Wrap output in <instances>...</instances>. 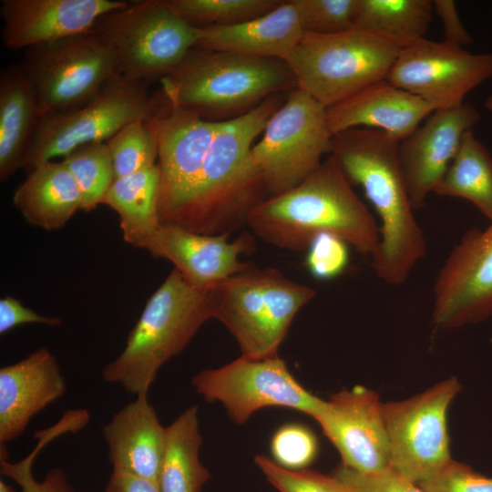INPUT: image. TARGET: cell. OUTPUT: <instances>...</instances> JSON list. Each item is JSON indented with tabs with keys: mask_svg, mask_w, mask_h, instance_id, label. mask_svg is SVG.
Segmentation results:
<instances>
[{
	"mask_svg": "<svg viewBox=\"0 0 492 492\" xmlns=\"http://www.w3.org/2000/svg\"><path fill=\"white\" fill-rule=\"evenodd\" d=\"M61 323L62 320L60 318L40 315L35 311L24 306L19 300L12 296H5L0 300L1 335L25 323H44L50 326H57Z\"/></svg>",
	"mask_w": 492,
	"mask_h": 492,
	"instance_id": "obj_41",
	"label": "cell"
},
{
	"mask_svg": "<svg viewBox=\"0 0 492 492\" xmlns=\"http://www.w3.org/2000/svg\"><path fill=\"white\" fill-rule=\"evenodd\" d=\"M160 83L166 103L219 122L242 116L271 96L297 87L283 60L198 48Z\"/></svg>",
	"mask_w": 492,
	"mask_h": 492,
	"instance_id": "obj_4",
	"label": "cell"
},
{
	"mask_svg": "<svg viewBox=\"0 0 492 492\" xmlns=\"http://www.w3.org/2000/svg\"><path fill=\"white\" fill-rule=\"evenodd\" d=\"M104 492H159V487L154 481L112 470Z\"/></svg>",
	"mask_w": 492,
	"mask_h": 492,
	"instance_id": "obj_43",
	"label": "cell"
},
{
	"mask_svg": "<svg viewBox=\"0 0 492 492\" xmlns=\"http://www.w3.org/2000/svg\"><path fill=\"white\" fill-rule=\"evenodd\" d=\"M216 303V285L195 286L173 269L148 300L124 350L103 368L102 378L129 394H148L161 366L215 317Z\"/></svg>",
	"mask_w": 492,
	"mask_h": 492,
	"instance_id": "obj_5",
	"label": "cell"
},
{
	"mask_svg": "<svg viewBox=\"0 0 492 492\" xmlns=\"http://www.w3.org/2000/svg\"><path fill=\"white\" fill-rule=\"evenodd\" d=\"M399 142L381 130L353 128L334 134L330 150L379 217V243L372 267L390 285L404 283L426 251L400 166Z\"/></svg>",
	"mask_w": 492,
	"mask_h": 492,
	"instance_id": "obj_1",
	"label": "cell"
},
{
	"mask_svg": "<svg viewBox=\"0 0 492 492\" xmlns=\"http://www.w3.org/2000/svg\"><path fill=\"white\" fill-rule=\"evenodd\" d=\"M67 390L56 357L41 347L0 369V444L19 436L30 420Z\"/></svg>",
	"mask_w": 492,
	"mask_h": 492,
	"instance_id": "obj_21",
	"label": "cell"
},
{
	"mask_svg": "<svg viewBox=\"0 0 492 492\" xmlns=\"http://www.w3.org/2000/svg\"><path fill=\"white\" fill-rule=\"evenodd\" d=\"M39 119L35 92L21 67L5 69L0 77V179L23 167Z\"/></svg>",
	"mask_w": 492,
	"mask_h": 492,
	"instance_id": "obj_26",
	"label": "cell"
},
{
	"mask_svg": "<svg viewBox=\"0 0 492 492\" xmlns=\"http://www.w3.org/2000/svg\"><path fill=\"white\" fill-rule=\"evenodd\" d=\"M159 169L158 165L137 173L115 179L102 203L119 217L124 240L143 247L159 226L158 212Z\"/></svg>",
	"mask_w": 492,
	"mask_h": 492,
	"instance_id": "obj_27",
	"label": "cell"
},
{
	"mask_svg": "<svg viewBox=\"0 0 492 492\" xmlns=\"http://www.w3.org/2000/svg\"><path fill=\"white\" fill-rule=\"evenodd\" d=\"M20 67L39 118L85 104L119 74L113 50L93 31L30 47Z\"/></svg>",
	"mask_w": 492,
	"mask_h": 492,
	"instance_id": "obj_11",
	"label": "cell"
},
{
	"mask_svg": "<svg viewBox=\"0 0 492 492\" xmlns=\"http://www.w3.org/2000/svg\"><path fill=\"white\" fill-rule=\"evenodd\" d=\"M433 193L466 200L492 221V155L472 129Z\"/></svg>",
	"mask_w": 492,
	"mask_h": 492,
	"instance_id": "obj_29",
	"label": "cell"
},
{
	"mask_svg": "<svg viewBox=\"0 0 492 492\" xmlns=\"http://www.w3.org/2000/svg\"><path fill=\"white\" fill-rule=\"evenodd\" d=\"M282 0H165L168 6L195 27L231 26L270 13Z\"/></svg>",
	"mask_w": 492,
	"mask_h": 492,
	"instance_id": "obj_31",
	"label": "cell"
},
{
	"mask_svg": "<svg viewBox=\"0 0 492 492\" xmlns=\"http://www.w3.org/2000/svg\"><path fill=\"white\" fill-rule=\"evenodd\" d=\"M485 108L492 113V95H490L485 101Z\"/></svg>",
	"mask_w": 492,
	"mask_h": 492,
	"instance_id": "obj_45",
	"label": "cell"
},
{
	"mask_svg": "<svg viewBox=\"0 0 492 492\" xmlns=\"http://www.w3.org/2000/svg\"><path fill=\"white\" fill-rule=\"evenodd\" d=\"M433 12L431 0H359L356 26L403 48L425 38Z\"/></svg>",
	"mask_w": 492,
	"mask_h": 492,
	"instance_id": "obj_30",
	"label": "cell"
},
{
	"mask_svg": "<svg viewBox=\"0 0 492 492\" xmlns=\"http://www.w3.org/2000/svg\"><path fill=\"white\" fill-rule=\"evenodd\" d=\"M113 50L118 73L146 82L162 78L197 44V27L173 12L165 0L128 4L98 19L93 30Z\"/></svg>",
	"mask_w": 492,
	"mask_h": 492,
	"instance_id": "obj_8",
	"label": "cell"
},
{
	"mask_svg": "<svg viewBox=\"0 0 492 492\" xmlns=\"http://www.w3.org/2000/svg\"><path fill=\"white\" fill-rule=\"evenodd\" d=\"M460 389L452 376L408 399L383 403L393 470L419 485L452 460L446 415Z\"/></svg>",
	"mask_w": 492,
	"mask_h": 492,
	"instance_id": "obj_12",
	"label": "cell"
},
{
	"mask_svg": "<svg viewBox=\"0 0 492 492\" xmlns=\"http://www.w3.org/2000/svg\"><path fill=\"white\" fill-rule=\"evenodd\" d=\"M62 162L75 178L81 194L82 207L91 211L102 203L115 179L111 156L107 142L80 146L63 158Z\"/></svg>",
	"mask_w": 492,
	"mask_h": 492,
	"instance_id": "obj_32",
	"label": "cell"
},
{
	"mask_svg": "<svg viewBox=\"0 0 492 492\" xmlns=\"http://www.w3.org/2000/svg\"><path fill=\"white\" fill-rule=\"evenodd\" d=\"M147 119L158 144L159 189L158 212L171 224L188 201L211 142L222 121L205 119L189 109L166 103Z\"/></svg>",
	"mask_w": 492,
	"mask_h": 492,
	"instance_id": "obj_15",
	"label": "cell"
},
{
	"mask_svg": "<svg viewBox=\"0 0 492 492\" xmlns=\"http://www.w3.org/2000/svg\"><path fill=\"white\" fill-rule=\"evenodd\" d=\"M254 462L266 479L280 492H344L341 482L331 475L311 469L291 470L264 455Z\"/></svg>",
	"mask_w": 492,
	"mask_h": 492,
	"instance_id": "obj_37",
	"label": "cell"
},
{
	"mask_svg": "<svg viewBox=\"0 0 492 492\" xmlns=\"http://www.w3.org/2000/svg\"><path fill=\"white\" fill-rule=\"evenodd\" d=\"M13 202L29 224L49 231L63 227L81 210L82 194L65 164L49 161L29 171Z\"/></svg>",
	"mask_w": 492,
	"mask_h": 492,
	"instance_id": "obj_25",
	"label": "cell"
},
{
	"mask_svg": "<svg viewBox=\"0 0 492 492\" xmlns=\"http://www.w3.org/2000/svg\"><path fill=\"white\" fill-rule=\"evenodd\" d=\"M333 136L327 108L298 87L289 92L251 149L269 197L295 188L313 173L323 156L330 154Z\"/></svg>",
	"mask_w": 492,
	"mask_h": 492,
	"instance_id": "obj_10",
	"label": "cell"
},
{
	"mask_svg": "<svg viewBox=\"0 0 492 492\" xmlns=\"http://www.w3.org/2000/svg\"><path fill=\"white\" fill-rule=\"evenodd\" d=\"M112 470L120 471L159 484L166 453L168 428L164 427L148 400V394L121 409L103 425Z\"/></svg>",
	"mask_w": 492,
	"mask_h": 492,
	"instance_id": "obj_22",
	"label": "cell"
},
{
	"mask_svg": "<svg viewBox=\"0 0 492 492\" xmlns=\"http://www.w3.org/2000/svg\"><path fill=\"white\" fill-rule=\"evenodd\" d=\"M400 50L355 26L335 35L304 33L286 63L297 87L330 108L386 79Z\"/></svg>",
	"mask_w": 492,
	"mask_h": 492,
	"instance_id": "obj_7",
	"label": "cell"
},
{
	"mask_svg": "<svg viewBox=\"0 0 492 492\" xmlns=\"http://www.w3.org/2000/svg\"><path fill=\"white\" fill-rule=\"evenodd\" d=\"M304 33L335 35L356 26L359 0H289Z\"/></svg>",
	"mask_w": 492,
	"mask_h": 492,
	"instance_id": "obj_34",
	"label": "cell"
},
{
	"mask_svg": "<svg viewBox=\"0 0 492 492\" xmlns=\"http://www.w3.org/2000/svg\"><path fill=\"white\" fill-rule=\"evenodd\" d=\"M313 419L338 450L342 465L359 472L391 468L383 403L374 390L363 385L343 389Z\"/></svg>",
	"mask_w": 492,
	"mask_h": 492,
	"instance_id": "obj_17",
	"label": "cell"
},
{
	"mask_svg": "<svg viewBox=\"0 0 492 492\" xmlns=\"http://www.w3.org/2000/svg\"><path fill=\"white\" fill-rule=\"evenodd\" d=\"M198 49L286 62L304 32L289 0L270 13L231 26L197 27Z\"/></svg>",
	"mask_w": 492,
	"mask_h": 492,
	"instance_id": "obj_24",
	"label": "cell"
},
{
	"mask_svg": "<svg viewBox=\"0 0 492 492\" xmlns=\"http://www.w3.org/2000/svg\"><path fill=\"white\" fill-rule=\"evenodd\" d=\"M115 179L126 177L157 165L158 144L146 120L131 122L107 141Z\"/></svg>",
	"mask_w": 492,
	"mask_h": 492,
	"instance_id": "obj_33",
	"label": "cell"
},
{
	"mask_svg": "<svg viewBox=\"0 0 492 492\" xmlns=\"http://www.w3.org/2000/svg\"><path fill=\"white\" fill-rule=\"evenodd\" d=\"M433 8L443 26L444 42L463 49L472 44L473 39L462 24L453 0H435Z\"/></svg>",
	"mask_w": 492,
	"mask_h": 492,
	"instance_id": "obj_42",
	"label": "cell"
},
{
	"mask_svg": "<svg viewBox=\"0 0 492 492\" xmlns=\"http://www.w3.org/2000/svg\"><path fill=\"white\" fill-rule=\"evenodd\" d=\"M230 235L199 234L160 223L142 249L169 261L191 284L207 288L243 271L251 263L241 261L240 257L254 252L252 235L245 231L231 242Z\"/></svg>",
	"mask_w": 492,
	"mask_h": 492,
	"instance_id": "obj_19",
	"label": "cell"
},
{
	"mask_svg": "<svg viewBox=\"0 0 492 492\" xmlns=\"http://www.w3.org/2000/svg\"><path fill=\"white\" fill-rule=\"evenodd\" d=\"M123 0H2V40L28 49L91 32L100 17L125 6Z\"/></svg>",
	"mask_w": 492,
	"mask_h": 492,
	"instance_id": "obj_20",
	"label": "cell"
},
{
	"mask_svg": "<svg viewBox=\"0 0 492 492\" xmlns=\"http://www.w3.org/2000/svg\"><path fill=\"white\" fill-rule=\"evenodd\" d=\"M216 295L214 318L235 338L241 355L265 359L279 356L292 320L315 291L277 269L251 262L217 284Z\"/></svg>",
	"mask_w": 492,
	"mask_h": 492,
	"instance_id": "obj_6",
	"label": "cell"
},
{
	"mask_svg": "<svg viewBox=\"0 0 492 492\" xmlns=\"http://www.w3.org/2000/svg\"><path fill=\"white\" fill-rule=\"evenodd\" d=\"M145 84L118 74L85 104L40 118L22 168L31 171L80 146L107 142L128 124L152 117L160 108Z\"/></svg>",
	"mask_w": 492,
	"mask_h": 492,
	"instance_id": "obj_9",
	"label": "cell"
},
{
	"mask_svg": "<svg viewBox=\"0 0 492 492\" xmlns=\"http://www.w3.org/2000/svg\"><path fill=\"white\" fill-rule=\"evenodd\" d=\"M348 245L334 234H318L307 248L305 264L309 272L322 281L341 275L350 260Z\"/></svg>",
	"mask_w": 492,
	"mask_h": 492,
	"instance_id": "obj_38",
	"label": "cell"
},
{
	"mask_svg": "<svg viewBox=\"0 0 492 492\" xmlns=\"http://www.w3.org/2000/svg\"><path fill=\"white\" fill-rule=\"evenodd\" d=\"M282 95L271 96L248 113L222 121L188 201L169 225L199 234H231L269 198L251 149L284 102Z\"/></svg>",
	"mask_w": 492,
	"mask_h": 492,
	"instance_id": "obj_3",
	"label": "cell"
},
{
	"mask_svg": "<svg viewBox=\"0 0 492 492\" xmlns=\"http://www.w3.org/2000/svg\"><path fill=\"white\" fill-rule=\"evenodd\" d=\"M38 439L35 448L22 460L16 463L0 458L1 473L13 479L22 492H80L75 490L60 467L47 471L41 481L33 475V464L40 451L54 439L49 431H38L34 436Z\"/></svg>",
	"mask_w": 492,
	"mask_h": 492,
	"instance_id": "obj_35",
	"label": "cell"
},
{
	"mask_svg": "<svg viewBox=\"0 0 492 492\" xmlns=\"http://www.w3.org/2000/svg\"><path fill=\"white\" fill-rule=\"evenodd\" d=\"M352 186L329 155L298 186L257 205L246 224L264 242L280 249L307 250L318 234L328 232L372 256L379 243V227Z\"/></svg>",
	"mask_w": 492,
	"mask_h": 492,
	"instance_id": "obj_2",
	"label": "cell"
},
{
	"mask_svg": "<svg viewBox=\"0 0 492 492\" xmlns=\"http://www.w3.org/2000/svg\"><path fill=\"white\" fill-rule=\"evenodd\" d=\"M332 475L341 482L344 492H425L392 468L380 472H359L341 464Z\"/></svg>",
	"mask_w": 492,
	"mask_h": 492,
	"instance_id": "obj_39",
	"label": "cell"
},
{
	"mask_svg": "<svg viewBox=\"0 0 492 492\" xmlns=\"http://www.w3.org/2000/svg\"><path fill=\"white\" fill-rule=\"evenodd\" d=\"M481 118L471 103L432 112L399 142L398 157L414 210L425 205L455 158L464 134Z\"/></svg>",
	"mask_w": 492,
	"mask_h": 492,
	"instance_id": "obj_18",
	"label": "cell"
},
{
	"mask_svg": "<svg viewBox=\"0 0 492 492\" xmlns=\"http://www.w3.org/2000/svg\"><path fill=\"white\" fill-rule=\"evenodd\" d=\"M191 383L205 401L222 404L236 424L271 406L298 410L313 418L325 403L299 384L279 356L241 355L219 368L200 371Z\"/></svg>",
	"mask_w": 492,
	"mask_h": 492,
	"instance_id": "obj_13",
	"label": "cell"
},
{
	"mask_svg": "<svg viewBox=\"0 0 492 492\" xmlns=\"http://www.w3.org/2000/svg\"><path fill=\"white\" fill-rule=\"evenodd\" d=\"M167 428L159 492H200L210 475L200 460L202 436L198 406L188 407Z\"/></svg>",
	"mask_w": 492,
	"mask_h": 492,
	"instance_id": "obj_28",
	"label": "cell"
},
{
	"mask_svg": "<svg viewBox=\"0 0 492 492\" xmlns=\"http://www.w3.org/2000/svg\"><path fill=\"white\" fill-rule=\"evenodd\" d=\"M435 110L421 97L384 79L327 108V116L333 135L353 128H367L402 141Z\"/></svg>",
	"mask_w": 492,
	"mask_h": 492,
	"instance_id": "obj_23",
	"label": "cell"
},
{
	"mask_svg": "<svg viewBox=\"0 0 492 492\" xmlns=\"http://www.w3.org/2000/svg\"><path fill=\"white\" fill-rule=\"evenodd\" d=\"M270 448L272 459L291 470L309 466L319 451L318 441L313 431L297 423L286 424L276 430Z\"/></svg>",
	"mask_w": 492,
	"mask_h": 492,
	"instance_id": "obj_36",
	"label": "cell"
},
{
	"mask_svg": "<svg viewBox=\"0 0 492 492\" xmlns=\"http://www.w3.org/2000/svg\"><path fill=\"white\" fill-rule=\"evenodd\" d=\"M0 492H17L13 487L6 484L4 480H0Z\"/></svg>",
	"mask_w": 492,
	"mask_h": 492,
	"instance_id": "obj_44",
	"label": "cell"
},
{
	"mask_svg": "<svg viewBox=\"0 0 492 492\" xmlns=\"http://www.w3.org/2000/svg\"><path fill=\"white\" fill-rule=\"evenodd\" d=\"M492 316V221L471 229L453 248L434 286L433 321L459 328Z\"/></svg>",
	"mask_w": 492,
	"mask_h": 492,
	"instance_id": "obj_16",
	"label": "cell"
},
{
	"mask_svg": "<svg viewBox=\"0 0 492 492\" xmlns=\"http://www.w3.org/2000/svg\"><path fill=\"white\" fill-rule=\"evenodd\" d=\"M418 486L425 492H492V478L452 459L436 475Z\"/></svg>",
	"mask_w": 492,
	"mask_h": 492,
	"instance_id": "obj_40",
	"label": "cell"
},
{
	"mask_svg": "<svg viewBox=\"0 0 492 492\" xmlns=\"http://www.w3.org/2000/svg\"><path fill=\"white\" fill-rule=\"evenodd\" d=\"M491 77L492 54L422 38L401 48L386 80L438 110L461 106L467 93Z\"/></svg>",
	"mask_w": 492,
	"mask_h": 492,
	"instance_id": "obj_14",
	"label": "cell"
}]
</instances>
